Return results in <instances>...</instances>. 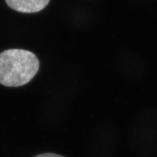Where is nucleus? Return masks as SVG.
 I'll use <instances>...</instances> for the list:
<instances>
[{
  "mask_svg": "<svg viewBox=\"0 0 157 157\" xmlns=\"http://www.w3.org/2000/svg\"><path fill=\"white\" fill-rule=\"evenodd\" d=\"M39 68L35 54L21 49H10L0 53V84L6 87L23 86L34 77Z\"/></svg>",
  "mask_w": 157,
  "mask_h": 157,
  "instance_id": "obj_1",
  "label": "nucleus"
},
{
  "mask_svg": "<svg viewBox=\"0 0 157 157\" xmlns=\"http://www.w3.org/2000/svg\"><path fill=\"white\" fill-rule=\"evenodd\" d=\"M10 8L20 13H34L42 10L50 0H5Z\"/></svg>",
  "mask_w": 157,
  "mask_h": 157,
  "instance_id": "obj_2",
  "label": "nucleus"
},
{
  "mask_svg": "<svg viewBox=\"0 0 157 157\" xmlns=\"http://www.w3.org/2000/svg\"><path fill=\"white\" fill-rule=\"evenodd\" d=\"M34 157H64L60 155L56 154H52V153H45V154H42L37 155V156Z\"/></svg>",
  "mask_w": 157,
  "mask_h": 157,
  "instance_id": "obj_3",
  "label": "nucleus"
}]
</instances>
